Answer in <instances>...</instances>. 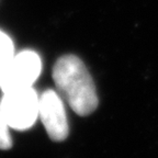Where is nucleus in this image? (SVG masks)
I'll use <instances>...</instances> for the list:
<instances>
[{
    "label": "nucleus",
    "instance_id": "obj_1",
    "mask_svg": "<svg viewBox=\"0 0 158 158\" xmlns=\"http://www.w3.org/2000/svg\"><path fill=\"white\" fill-rule=\"evenodd\" d=\"M57 92L68 106L81 116L89 115L98 106V96L91 75L79 57L64 55L53 68Z\"/></svg>",
    "mask_w": 158,
    "mask_h": 158
},
{
    "label": "nucleus",
    "instance_id": "obj_2",
    "mask_svg": "<svg viewBox=\"0 0 158 158\" xmlns=\"http://www.w3.org/2000/svg\"><path fill=\"white\" fill-rule=\"evenodd\" d=\"M40 97L33 87L3 94L0 111L10 128L25 131L32 127L39 118Z\"/></svg>",
    "mask_w": 158,
    "mask_h": 158
},
{
    "label": "nucleus",
    "instance_id": "obj_3",
    "mask_svg": "<svg viewBox=\"0 0 158 158\" xmlns=\"http://www.w3.org/2000/svg\"><path fill=\"white\" fill-rule=\"evenodd\" d=\"M42 70V60L36 52L24 49L15 54L0 78L3 94L33 87Z\"/></svg>",
    "mask_w": 158,
    "mask_h": 158
},
{
    "label": "nucleus",
    "instance_id": "obj_4",
    "mask_svg": "<svg viewBox=\"0 0 158 158\" xmlns=\"http://www.w3.org/2000/svg\"><path fill=\"white\" fill-rule=\"evenodd\" d=\"M39 118L51 139L55 142L66 139L69 133L68 120L63 98L57 91L47 89L40 96Z\"/></svg>",
    "mask_w": 158,
    "mask_h": 158
},
{
    "label": "nucleus",
    "instance_id": "obj_5",
    "mask_svg": "<svg viewBox=\"0 0 158 158\" xmlns=\"http://www.w3.org/2000/svg\"><path fill=\"white\" fill-rule=\"evenodd\" d=\"M15 54V45L11 37L0 30V78Z\"/></svg>",
    "mask_w": 158,
    "mask_h": 158
},
{
    "label": "nucleus",
    "instance_id": "obj_6",
    "mask_svg": "<svg viewBox=\"0 0 158 158\" xmlns=\"http://www.w3.org/2000/svg\"><path fill=\"white\" fill-rule=\"evenodd\" d=\"M9 128L10 126L8 125L5 116L0 111V149H9L12 146V139Z\"/></svg>",
    "mask_w": 158,
    "mask_h": 158
}]
</instances>
